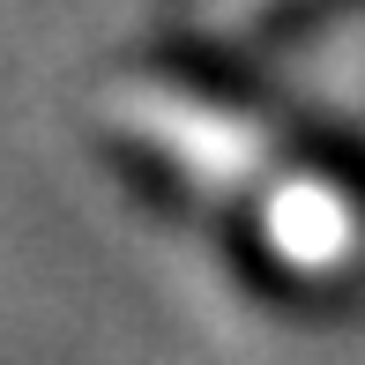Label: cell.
I'll return each mask as SVG.
<instances>
[{
  "mask_svg": "<svg viewBox=\"0 0 365 365\" xmlns=\"http://www.w3.org/2000/svg\"><path fill=\"white\" fill-rule=\"evenodd\" d=\"M246 8H261V0H209V23H239Z\"/></svg>",
  "mask_w": 365,
  "mask_h": 365,
  "instance_id": "obj_3",
  "label": "cell"
},
{
  "mask_svg": "<svg viewBox=\"0 0 365 365\" xmlns=\"http://www.w3.org/2000/svg\"><path fill=\"white\" fill-rule=\"evenodd\" d=\"M358 239H365V224H358L351 194H336L313 172L276 179V194H269V246L291 261V269H343V261L358 254Z\"/></svg>",
  "mask_w": 365,
  "mask_h": 365,
  "instance_id": "obj_2",
  "label": "cell"
},
{
  "mask_svg": "<svg viewBox=\"0 0 365 365\" xmlns=\"http://www.w3.org/2000/svg\"><path fill=\"white\" fill-rule=\"evenodd\" d=\"M105 120L142 149H157L164 164H179L202 194H239L269 172V135L254 120L209 105V97H187L172 82H120L105 97Z\"/></svg>",
  "mask_w": 365,
  "mask_h": 365,
  "instance_id": "obj_1",
  "label": "cell"
}]
</instances>
